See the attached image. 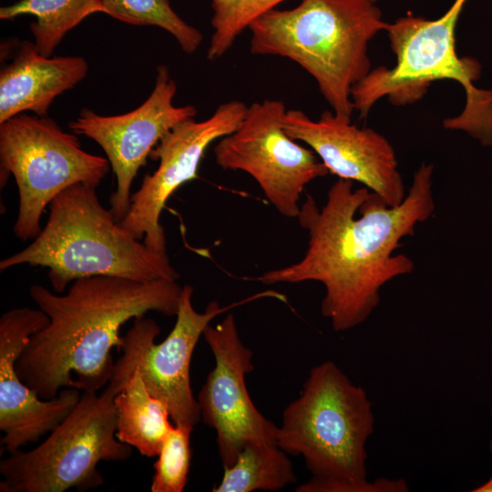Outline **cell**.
I'll list each match as a JSON object with an SVG mask.
<instances>
[{
	"label": "cell",
	"instance_id": "1",
	"mask_svg": "<svg viewBox=\"0 0 492 492\" xmlns=\"http://www.w3.org/2000/svg\"><path fill=\"white\" fill-rule=\"evenodd\" d=\"M433 164L423 162L404 200L389 206L366 187L339 179L319 208L311 195L300 207V225L308 231L303 257L257 278L263 284L318 282L324 287L322 314L343 332L365 322L380 302V291L410 274L414 261L395 253L401 241L431 218L436 204Z\"/></svg>",
	"mask_w": 492,
	"mask_h": 492
},
{
	"label": "cell",
	"instance_id": "2",
	"mask_svg": "<svg viewBox=\"0 0 492 492\" xmlns=\"http://www.w3.org/2000/svg\"><path fill=\"white\" fill-rule=\"evenodd\" d=\"M181 290L177 281L111 276L75 280L62 295L32 285L30 297L49 322L18 358L20 379L44 400L64 388L98 392L112 375L111 350L121 352V327L149 312L176 316Z\"/></svg>",
	"mask_w": 492,
	"mask_h": 492
},
{
	"label": "cell",
	"instance_id": "3",
	"mask_svg": "<svg viewBox=\"0 0 492 492\" xmlns=\"http://www.w3.org/2000/svg\"><path fill=\"white\" fill-rule=\"evenodd\" d=\"M388 25L371 0H301L256 18L248 28L250 51L294 61L315 79L333 113L351 118L352 87L371 71L368 43Z\"/></svg>",
	"mask_w": 492,
	"mask_h": 492
},
{
	"label": "cell",
	"instance_id": "4",
	"mask_svg": "<svg viewBox=\"0 0 492 492\" xmlns=\"http://www.w3.org/2000/svg\"><path fill=\"white\" fill-rule=\"evenodd\" d=\"M48 269L55 292L75 280L111 276L148 282L177 281L179 274L167 252L134 238L112 211L101 204L96 188L78 183L49 204V216L38 236L24 250L2 260L0 271L17 265Z\"/></svg>",
	"mask_w": 492,
	"mask_h": 492
},
{
	"label": "cell",
	"instance_id": "5",
	"mask_svg": "<svg viewBox=\"0 0 492 492\" xmlns=\"http://www.w3.org/2000/svg\"><path fill=\"white\" fill-rule=\"evenodd\" d=\"M466 1L455 0L435 20L409 14L388 25L396 63L391 68L371 69L352 87L354 109L361 118L385 96L395 106H405L421 99L434 81L454 80L466 92V105L458 116L446 118L443 126L466 131L482 145L492 146V90L474 84L481 75L480 63L470 56L459 57L456 52L455 29Z\"/></svg>",
	"mask_w": 492,
	"mask_h": 492
},
{
	"label": "cell",
	"instance_id": "6",
	"mask_svg": "<svg viewBox=\"0 0 492 492\" xmlns=\"http://www.w3.org/2000/svg\"><path fill=\"white\" fill-rule=\"evenodd\" d=\"M374 426L365 390L326 361L312 368L301 395L284 409L277 444L304 458L313 482H364Z\"/></svg>",
	"mask_w": 492,
	"mask_h": 492
},
{
	"label": "cell",
	"instance_id": "7",
	"mask_svg": "<svg viewBox=\"0 0 492 492\" xmlns=\"http://www.w3.org/2000/svg\"><path fill=\"white\" fill-rule=\"evenodd\" d=\"M118 392H82L70 414L38 446L18 450L0 462V492H86L104 477L100 461H127L132 446L117 437Z\"/></svg>",
	"mask_w": 492,
	"mask_h": 492
},
{
	"label": "cell",
	"instance_id": "8",
	"mask_svg": "<svg viewBox=\"0 0 492 492\" xmlns=\"http://www.w3.org/2000/svg\"><path fill=\"white\" fill-rule=\"evenodd\" d=\"M109 169L108 159L83 150L46 116L21 113L0 124L1 187L12 174L19 195L13 231L21 241L38 236L42 214L60 192L78 183L97 189Z\"/></svg>",
	"mask_w": 492,
	"mask_h": 492
},
{
	"label": "cell",
	"instance_id": "9",
	"mask_svg": "<svg viewBox=\"0 0 492 492\" xmlns=\"http://www.w3.org/2000/svg\"><path fill=\"white\" fill-rule=\"evenodd\" d=\"M193 288L182 287L176 323L165 340L155 343L160 327L152 318L139 316L123 335L121 356L115 362L108 384L118 394L138 368L149 392L163 402L174 425L193 429L200 421L198 400L190 385V366L195 346L206 327L231 308L211 301L203 313L192 304Z\"/></svg>",
	"mask_w": 492,
	"mask_h": 492
},
{
	"label": "cell",
	"instance_id": "10",
	"mask_svg": "<svg viewBox=\"0 0 492 492\" xmlns=\"http://www.w3.org/2000/svg\"><path fill=\"white\" fill-rule=\"evenodd\" d=\"M285 112L280 99L252 103L239 127L220 138L213 152L221 169L248 173L279 213L297 218L304 187L329 171L312 149L286 133Z\"/></svg>",
	"mask_w": 492,
	"mask_h": 492
},
{
	"label": "cell",
	"instance_id": "11",
	"mask_svg": "<svg viewBox=\"0 0 492 492\" xmlns=\"http://www.w3.org/2000/svg\"><path fill=\"white\" fill-rule=\"evenodd\" d=\"M203 336L215 360L199 395L203 423L216 432L223 468L231 466L249 444L277 445L279 426L267 419L252 403L246 374L253 371L252 351L241 340L232 313Z\"/></svg>",
	"mask_w": 492,
	"mask_h": 492
},
{
	"label": "cell",
	"instance_id": "12",
	"mask_svg": "<svg viewBox=\"0 0 492 492\" xmlns=\"http://www.w3.org/2000/svg\"><path fill=\"white\" fill-rule=\"evenodd\" d=\"M248 106L239 100L220 104L210 117L184 120L168 131L149 153L158 169L146 174L131 195L130 206L120 226L149 248L167 252L164 228L159 222L169 198L184 183L195 179L209 146L232 133L243 119Z\"/></svg>",
	"mask_w": 492,
	"mask_h": 492
},
{
	"label": "cell",
	"instance_id": "13",
	"mask_svg": "<svg viewBox=\"0 0 492 492\" xmlns=\"http://www.w3.org/2000/svg\"><path fill=\"white\" fill-rule=\"evenodd\" d=\"M176 92L177 86L168 67L160 65L157 67L151 94L136 109L101 116L85 108L68 124L76 135L94 140L106 153L117 179V189L110 197V210L118 222L129 209L132 182L138 169L146 165L150 151L177 124L197 115L193 105L173 104Z\"/></svg>",
	"mask_w": 492,
	"mask_h": 492
},
{
	"label": "cell",
	"instance_id": "14",
	"mask_svg": "<svg viewBox=\"0 0 492 492\" xmlns=\"http://www.w3.org/2000/svg\"><path fill=\"white\" fill-rule=\"evenodd\" d=\"M282 127L292 138L307 144L329 173L362 183L389 206L405 198L395 149L374 129L360 128L330 111L313 120L298 109L286 110Z\"/></svg>",
	"mask_w": 492,
	"mask_h": 492
},
{
	"label": "cell",
	"instance_id": "15",
	"mask_svg": "<svg viewBox=\"0 0 492 492\" xmlns=\"http://www.w3.org/2000/svg\"><path fill=\"white\" fill-rule=\"evenodd\" d=\"M48 322L42 310L30 307L9 310L0 318L1 445L9 454L49 434L81 397L80 390L64 388L52 399H41L17 374V360L31 336Z\"/></svg>",
	"mask_w": 492,
	"mask_h": 492
},
{
	"label": "cell",
	"instance_id": "16",
	"mask_svg": "<svg viewBox=\"0 0 492 492\" xmlns=\"http://www.w3.org/2000/svg\"><path fill=\"white\" fill-rule=\"evenodd\" d=\"M1 50L12 56L0 70V124L26 111L46 116L55 98L88 70L82 56H46L27 40L6 41Z\"/></svg>",
	"mask_w": 492,
	"mask_h": 492
},
{
	"label": "cell",
	"instance_id": "17",
	"mask_svg": "<svg viewBox=\"0 0 492 492\" xmlns=\"http://www.w3.org/2000/svg\"><path fill=\"white\" fill-rule=\"evenodd\" d=\"M114 402L118 440L142 456H157L172 424L168 407L149 392L138 368L131 371Z\"/></svg>",
	"mask_w": 492,
	"mask_h": 492
},
{
	"label": "cell",
	"instance_id": "18",
	"mask_svg": "<svg viewBox=\"0 0 492 492\" xmlns=\"http://www.w3.org/2000/svg\"><path fill=\"white\" fill-rule=\"evenodd\" d=\"M104 13L102 0H20L0 8V18L36 17L29 27L40 54L52 56L66 34L88 15Z\"/></svg>",
	"mask_w": 492,
	"mask_h": 492
},
{
	"label": "cell",
	"instance_id": "19",
	"mask_svg": "<svg viewBox=\"0 0 492 492\" xmlns=\"http://www.w3.org/2000/svg\"><path fill=\"white\" fill-rule=\"evenodd\" d=\"M296 481L292 462L277 445L249 444L235 463L224 468L213 492L273 491Z\"/></svg>",
	"mask_w": 492,
	"mask_h": 492
},
{
	"label": "cell",
	"instance_id": "20",
	"mask_svg": "<svg viewBox=\"0 0 492 492\" xmlns=\"http://www.w3.org/2000/svg\"><path fill=\"white\" fill-rule=\"evenodd\" d=\"M105 14L133 26L160 27L174 36L187 54L197 51L202 34L179 16L169 0H102Z\"/></svg>",
	"mask_w": 492,
	"mask_h": 492
},
{
	"label": "cell",
	"instance_id": "21",
	"mask_svg": "<svg viewBox=\"0 0 492 492\" xmlns=\"http://www.w3.org/2000/svg\"><path fill=\"white\" fill-rule=\"evenodd\" d=\"M284 0H210L213 11L207 58L221 57L237 37L259 16L274 9Z\"/></svg>",
	"mask_w": 492,
	"mask_h": 492
},
{
	"label": "cell",
	"instance_id": "22",
	"mask_svg": "<svg viewBox=\"0 0 492 492\" xmlns=\"http://www.w3.org/2000/svg\"><path fill=\"white\" fill-rule=\"evenodd\" d=\"M193 429L170 426L154 463L152 492H181L187 484L190 463V434Z\"/></svg>",
	"mask_w": 492,
	"mask_h": 492
},
{
	"label": "cell",
	"instance_id": "23",
	"mask_svg": "<svg viewBox=\"0 0 492 492\" xmlns=\"http://www.w3.org/2000/svg\"><path fill=\"white\" fill-rule=\"evenodd\" d=\"M473 492H492V477L483 485L472 490Z\"/></svg>",
	"mask_w": 492,
	"mask_h": 492
},
{
	"label": "cell",
	"instance_id": "24",
	"mask_svg": "<svg viewBox=\"0 0 492 492\" xmlns=\"http://www.w3.org/2000/svg\"><path fill=\"white\" fill-rule=\"evenodd\" d=\"M489 448H490V451L492 453V439H491L490 444H489Z\"/></svg>",
	"mask_w": 492,
	"mask_h": 492
},
{
	"label": "cell",
	"instance_id": "25",
	"mask_svg": "<svg viewBox=\"0 0 492 492\" xmlns=\"http://www.w3.org/2000/svg\"><path fill=\"white\" fill-rule=\"evenodd\" d=\"M372 2L375 3L377 0H371Z\"/></svg>",
	"mask_w": 492,
	"mask_h": 492
}]
</instances>
